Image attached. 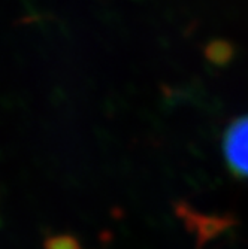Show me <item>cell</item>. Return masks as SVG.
Returning a JSON list of instances; mask_svg holds the SVG:
<instances>
[{
  "label": "cell",
  "mask_w": 248,
  "mask_h": 249,
  "mask_svg": "<svg viewBox=\"0 0 248 249\" xmlns=\"http://www.w3.org/2000/svg\"><path fill=\"white\" fill-rule=\"evenodd\" d=\"M223 152L232 173L248 178V115L235 120L224 131Z\"/></svg>",
  "instance_id": "6da1fadb"
},
{
  "label": "cell",
  "mask_w": 248,
  "mask_h": 249,
  "mask_svg": "<svg viewBox=\"0 0 248 249\" xmlns=\"http://www.w3.org/2000/svg\"><path fill=\"white\" fill-rule=\"evenodd\" d=\"M45 249H81V246L71 236H56L45 242Z\"/></svg>",
  "instance_id": "7a4b0ae2"
}]
</instances>
